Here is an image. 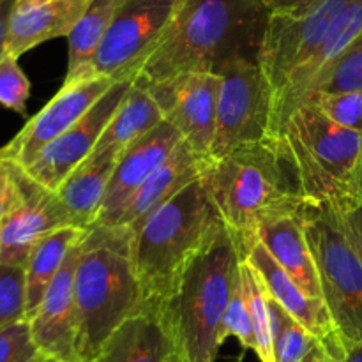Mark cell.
<instances>
[{"label":"cell","mask_w":362,"mask_h":362,"mask_svg":"<svg viewBox=\"0 0 362 362\" xmlns=\"http://www.w3.org/2000/svg\"><path fill=\"white\" fill-rule=\"evenodd\" d=\"M204 180L243 260L258 243L262 223L299 216L308 202L285 136H267L211 159Z\"/></svg>","instance_id":"6da1fadb"},{"label":"cell","mask_w":362,"mask_h":362,"mask_svg":"<svg viewBox=\"0 0 362 362\" xmlns=\"http://www.w3.org/2000/svg\"><path fill=\"white\" fill-rule=\"evenodd\" d=\"M269 14L264 0H184L133 83L147 87L184 73L219 74L237 60L258 62Z\"/></svg>","instance_id":"7a4b0ae2"},{"label":"cell","mask_w":362,"mask_h":362,"mask_svg":"<svg viewBox=\"0 0 362 362\" xmlns=\"http://www.w3.org/2000/svg\"><path fill=\"white\" fill-rule=\"evenodd\" d=\"M131 239L124 226H94L83 239L74 279L78 362H98L110 336L145 308Z\"/></svg>","instance_id":"3957f363"},{"label":"cell","mask_w":362,"mask_h":362,"mask_svg":"<svg viewBox=\"0 0 362 362\" xmlns=\"http://www.w3.org/2000/svg\"><path fill=\"white\" fill-rule=\"evenodd\" d=\"M240 262L235 240L223 225L187 265L175 292L154 306L179 362H216Z\"/></svg>","instance_id":"277c9868"},{"label":"cell","mask_w":362,"mask_h":362,"mask_svg":"<svg viewBox=\"0 0 362 362\" xmlns=\"http://www.w3.org/2000/svg\"><path fill=\"white\" fill-rule=\"evenodd\" d=\"M223 225L202 177L131 232V260L145 306H158L175 292L187 265Z\"/></svg>","instance_id":"5b68a950"},{"label":"cell","mask_w":362,"mask_h":362,"mask_svg":"<svg viewBox=\"0 0 362 362\" xmlns=\"http://www.w3.org/2000/svg\"><path fill=\"white\" fill-rule=\"evenodd\" d=\"M304 235L313 257L322 299L345 349L362 343V260L331 200L300 209Z\"/></svg>","instance_id":"8992f818"},{"label":"cell","mask_w":362,"mask_h":362,"mask_svg":"<svg viewBox=\"0 0 362 362\" xmlns=\"http://www.w3.org/2000/svg\"><path fill=\"white\" fill-rule=\"evenodd\" d=\"M281 136L296 158L308 200L327 202L352 193L362 133L345 129L315 106L303 105L290 117Z\"/></svg>","instance_id":"52a82bcc"},{"label":"cell","mask_w":362,"mask_h":362,"mask_svg":"<svg viewBox=\"0 0 362 362\" xmlns=\"http://www.w3.org/2000/svg\"><path fill=\"white\" fill-rule=\"evenodd\" d=\"M216 133L211 159L271 136L274 92L257 60H237L219 73Z\"/></svg>","instance_id":"ba28073f"},{"label":"cell","mask_w":362,"mask_h":362,"mask_svg":"<svg viewBox=\"0 0 362 362\" xmlns=\"http://www.w3.org/2000/svg\"><path fill=\"white\" fill-rule=\"evenodd\" d=\"M349 4L350 0H315L300 9L269 14L258 64L271 83L274 99L285 90L296 71L317 53Z\"/></svg>","instance_id":"9c48e42d"},{"label":"cell","mask_w":362,"mask_h":362,"mask_svg":"<svg viewBox=\"0 0 362 362\" xmlns=\"http://www.w3.org/2000/svg\"><path fill=\"white\" fill-rule=\"evenodd\" d=\"M182 4L184 0H124L92 59L87 80L133 78Z\"/></svg>","instance_id":"30bf717a"},{"label":"cell","mask_w":362,"mask_h":362,"mask_svg":"<svg viewBox=\"0 0 362 362\" xmlns=\"http://www.w3.org/2000/svg\"><path fill=\"white\" fill-rule=\"evenodd\" d=\"M219 85V74L184 73L145 87L163 120L172 124L197 154L209 159L216 133Z\"/></svg>","instance_id":"8fae6325"},{"label":"cell","mask_w":362,"mask_h":362,"mask_svg":"<svg viewBox=\"0 0 362 362\" xmlns=\"http://www.w3.org/2000/svg\"><path fill=\"white\" fill-rule=\"evenodd\" d=\"M18 200L0 221V264L25 267L35 244L52 232L73 226L55 191L46 189L16 165Z\"/></svg>","instance_id":"7c38bea8"},{"label":"cell","mask_w":362,"mask_h":362,"mask_svg":"<svg viewBox=\"0 0 362 362\" xmlns=\"http://www.w3.org/2000/svg\"><path fill=\"white\" fill-rule=\"evenodd\" d=\"M119 80L101 76L64 83L48 105L35 113L9 144L0 148V159L21 168L30 165L46 145L71 129Z\"/></svg>","instance_id":"4fadbf2b"},{"label":"cell","mask_w":362,"mask_h":362,"mask_svg":"<svg viewBox=\"0 0 362 362\" xmlns=\"http://www.w3.org/2000/svg\"><path fill=\"white\" fill-rule=\"evenodd\" d=\"M133 78H120L71 129L46 145L34 161L25 166L28 177L46 189L57 191L60 184L92 154L103 131L108 126L124 95L129 90Z\"/></svg>","instance_id":"5bb4252c"},{"label":"cell","mask_w":362,"mask_h":362,"mask_svg":"<svg viewBox=\"0 0 362 362\" xmlns=\"http://www.w3.org/2000/svg\"><path fill=\"white\" fill-rule=\"evenodd\" d=\"M81 244H74L62 267L49 283L45 297L34 311L30 324L32 338L42 356L62 362H78V311H76V265Z\"/></svg>","instance_id":"9a60e30c"},{"label":"cell","mask_w":362,"mask_h":362,"mask_svg":"<svg viewBox=\"0 0 362 362\" xmlns=\"http://www.w3.org/2000/svg\"><path fill=\"white\" fill-rule=\"evenodd\" d=\"M180 141L179 131L163 120L151 133L129 145L117 161L95 226H112L131 197L172 156Z\"/></svg>","instance_id":"2e32d148"},{"label":"cell","mask_w":362,"mask_h":362,"mask_svg":"<svg viewBox=\"0 0 362 362\" xmlns=\"http://www.w3.org/2000/svg\"><path fill=\"white\" fill-rule=\"evenodd\" d=\"M246 260L258 272L265 292L276 303L281 304L310 334H313L320 341L325 354L343 359L345 357V343H343L324 300L306 296L286 276V272L279 267L278 262L271 257L267 247L260 240L255 244Z\"/></svg>","instance_id":"e0dca14e"},{"label":"cell","mask_w":362,"mask_h":362,"mask_svg":"<svg viewBox=\"0 0 362 362\" xmlns=\"http://www.w3.org/2000/svg\"><path fill=\"white\" fill-rule=\"evenodd\" d=\"M362 32V0H350L338 20L329 30L327 37L322 42L313 57L304 66H300L288 81L285 90L274 99L272 105L271 136H281L286 122L296 113V110L306 99L308 90L317 81V78L352 45L354 39Z\"/></svg>","instance_id":"ac0fdd59"},{"label":"cell","mask_w":362,"mask_h":362,"mask_svg":"<svg viewBox=\"0 0 362 362\" xmlns=\"http://www.w3.org/2000/svg\"><path fill=\"white\" fill-rule=\"evenodd\" d=\"M211 159L202 158L186 141H180L168 159L141 184L112 226H124L131 232L138 228L152 212L202 179Z\"/></svg>","instance_id":"d6986e66"},{"label":"cell","mask_w":362,"mask_h":362,"mask_svg":"<svg viewBox=\"0 0 362 362\" xmlns=\"http://www.w3.org/2000/svg\"><path fill=\"white\" fill-rule=\"evenodd\" d=\"M175 346L158 310L145 306L105 343L98 362H175Z\"/></svg>","instance_id":"ffe728a7"},{"label":"cell","mask_w":362,"mask_h":362,"mask_svg":"<svg viewBox=\"0 0 362 362\" xmlns=\"http://www.w3.org/2000/svg\"><path fill=\"white\" fill-rule=\"evenodd\" d=\"M94 0H52L30 9L13 11L7 55L18 59L55 37H67Z\"/></svg>","instance_id":"44dd1931"},{"label":"cell","mask_w":362,"mask_h":362,"mask_svg":"<svg viewBox=\"0 0 362 362\" xmlns=\"http://www.w3.org/2000/svg\"><path fill=\"white\" fill-rule=\"evenodd\" d=\"M258 240L306 296L322 299L317 269L299 216L262 223L258 228Z\"/></svg>","instance_id":"7402d4cb"},{"label":"cell","mask_w":362,"mask_h":362,"mask_svg":"<svg viewBox=\"0 0 362 362\" xmlns=\"http://www.w3.org/2000/svg\"><path fill=\"white\" fill-rule=\"evenodd\" d=\"M161 122V112L147 88L131 83L129 90L124 95L115 115L105 127L88 158L119 159L129 145L151 133Z\"/></svg>","instance_id":"603a6c76"},{"label":"cell","mask_w":362,"mask_h":362,"mask_svg":"<svg viewBox=\"0 0 362 362\" xmlns=\"http://www.w3.org/2000/svg\"><path fill=\"white\" fill-rule=\"evenodd\" d=\"M117 161L113 158H87L55 191L74 228L92 230L95 226Z\"/></svg>","instance_id":"cb8c5ba5"},{"label":"cell","mask_w":362,"mask_h":362,"mask_svg":"<svg viewBox=\"0 0 362 362\" xmlns=\"http://www.w3.org/2000/svg\"><path fill=\"white\" fill-rule=\"evenodd\" d=\"M88 230L66 226L52 232L45 239L39 240L28 257L25 265L27 274V320L34 315L37 306L41 304L49 283L62 267L67 253L74 244L87 237Z\"/></svg>","instance_id":"d4e9b609"},{"label":"cell","mask_w":362,"mask_h":362,"mask_svg":"<svg viewBox=\"0 0 362 362\" xmlns=\"http://www.w3.org/2000/svg\"><path fill=\"white\" fill-rule=\"evenodd\" d=\"M124 0H94L67 35V73L64 83L87 80L92 59Z\"/></svg>","instance_id":"484cf974"},{"label":"cell","mask_w":362,"mask_h":362,"mask_svg":"<svg viewBox=\"0 0 362 362\" xmlns=\"http://www.w3.org/2000/svg\"><path fill=\"white\" fill-rule=\"evenodd\" d=\"M267 299L272 320L274 362H306L318 349H322L320 341L269 293Z\"/></svg>","instance_id":"4316f807"},{"label":"cell","mask_w":362,"mask_h":362,"mask_svg":"<svg viewBox=\"0 0 362 362\" xmlns=\"http://www.w3.org/2000/svg\"><path fill=\"white\" fill-rule=\"evenodd\" d=\"M240 283H243L244 297L250 311L251 325L257 349L255 354L262 362H274V350H272V320L269 310L267 292H265L262 279L253 265L247 260L240 262Z\"/></svg>","instance_id":"83f0119b"},{"label":"cell","mask_w":362,"mask_h":362,"mask_svg":"<svg viewBox=\"0 0 362 362\" xmlns=\"http://www.w3.org/2000/svg\"><path fill=\"white\" fill-rule=\"evenodd\" d=\"M354 90H362V32L354 39L352 45L317 78V81L308 90L304 103L317 92L334 94V92Z\"/></svg>","instance_id":"f1b7e54d"},{"label":"cell","mask_w":362,"mask_h":362,"mask_svg":"<svg viewBox=\"0 0 362 362\" xmlns=\"http://www.w3.org/2000/svg\"><path fill=\"white\" fill-rule=\"evenodd\" d=\"M27 320L25 267L0 264V331Z\"/></svg>","instance_id":"f546056e"},{"label":"cell","mask_w":362,"mask_h":362,"mask_svg":"<svg viewBox=\"0 0 362 362\" xmlns=\"http://www.w3.org/2000/svg\"><path fill=\"white\" fill-rule=\"evenodd\" d=\"M304 105H311L329 120L345 129L362 133V90L354 92H317Z\"/></svg>","instance_id":"4dcf8cb0"},{"label":"cell","mask_w":362,"mask_h":362,"mask_svg":"<svg viewBox=\"0 0 362 362\" xmlns=\"http://www.w3.org/2000/svg\"><path fill=\"white\" fill-rule=\"evenodd\" d=\"M223 339L233 338L239 339V343L243 345V349L253 350L257 349V343H255V334H253V325H251L250 311H247V303L246 297H244L243 283H240V265H239V274H237L235 286H233V292L230 296L228 306L225 310V317H223V327H221Z\"/></svg>","instance_id":"1f68e13d"},{"label":"cell","mask_w":362,"mask_h":362,"mask_svg":"<svg viewBox=\"0 0 362 362\" xmlns=\"http://www.w3.org/2000/svg\"><path fill=\"white\" fill-rule=\"evenodd\" d=\"M30 98V81L21 71L18 59L6 55L0 60V105L25 115Z\"/></svg>","instance_id":"d6a6232c"},{"label":"cell","mask_w":362,"mask_h":362,"mask_svg":"<svg viewBox=\"0 0 362 362\" xmlns=\"http://www.w3.org/2000/svg\"><path fill=\"white\" fill-rule=\"evenodd\" d=\"M45 359L32 338L28 320L0 331V362H42Z\"/></svg>","instance_id":"836d02e7"},{"label":"cell","mask_w":362,"mask_h":362,"mask_svg":"<svg viewBox=\"0 0 362 362\" xmlns=\"http://www.w3.org/2000/svg\"><path fill=\"white\" fill-rule=\"evenodd\" d=\"M331 202L334 204L343 228L349 233L350 240L354 243L362 260V200L354 193H349Z\"/></svg>","instance_id":"e575fe53"},{"label":"cell","mask_w":362,"mask_h":362,"mask_svg":"<svg viewBox=\"0 0 362 362\" xmlns=\"http://www.w3.org/2000/svg\"><path fill=\"white\" fill-rule=\"evenodd\" d=\"M18 200L16 165L0 159V221Z\"/></svg>","instance_id":"d590c367"},{"label":"cell","mask_w":362,"mask_h":362,"mask_svg":"<svg viewBox=\"0 0 362 362\" xmlns=\"http://www.w3.org/2000/svg\"><path fill=\"white\" fill-rule=\"evenodd\" d=\"M14 11V0H6L0 4V60L7 55V41H9L11 16Z\"/></svg>","instance_id":"8d00e7d4"},{"label":"cell","mask_w":362,"mask_h":362,"mask_svg":"<svg viewBox=\"0 0 362 362\" xmlns=\"http://www.w3.org/2000/svg\"><path fill=\"white\" fill-rule=\"evenodd\" d=\"M264 2L269 7V11L274 13V11L300 9V7H306L310 4H313L315 0H264Z\"/></svg>","instance_id":"74e56055"},{"label":"cell","mask_w":362,"mask_h":362,"mask_svg":"<svg viewBox=\"0 0 362 362\" xmlns=\"http://www.w3.org/2000/svg\"><path fill=\"white\" fill-rule=\"evenodd\" d=\"M352 193L356 197H359L362 200V156L356 166V172H354V179H352Z\"/></svg>","instance_id":"f35d334b"},{"label":"cell","mask_w":362,"mask_h":362,"mask_svg":"<svg viewBox=\"0 0 362 362\" xmlns=\"http://www.w3.org/2000/svg\"><path fill=\"white\" fill-rule=\"evenodd\" d=\"M341 362H362V343L361 345H350L345 349V357Z\"/></svg>","instance_id":"ab89813d"},{"label":"cell","mask_w":362,"mask_h":362,"mask_svg":"<svg viewBox=\"0 0 362 362\" xmlns=\"http://www.w3.org/2000/svg\"><path fill=\"white\" fill-rule=\"evenodd\" d=\"M46 2H52V0H14V9L21 11V9H30V7H37L42 6Z\"/></svg>","instance_id":"60d3db41"},{"label":"cell","mask_w":362,"mask_h":362,"mask_svg":"<svg viewBox=\"0 0 362 362\" xmlns=\"http://www.w3.org/2000/svg\"><path fill=\"white\" fill-rule=\"evenodd\" d=\"M324 361H325V350L324 346H322V349H318L306 362H324Z\"/></svg>","instance_id":"b9f144b4"},{"label":"cell","mask_w":362,"mask_h":362,"mask_svg":"<svg viewBox=\"0 0 362 362\" xmlns=\"http://www.w3.org/2000/svg\"><path fill=\"white\" fill-rule=\"evenodd\" d=\"M343 359H338V357H332V356H327L325 354V361L324 362H341Z\"/></svg>","instance_id":"7bdbcfd3"},{"label":"cell","mask_w":362,"mask_h":362,"mask_svg":"<svg viewBox=\"0 0 362 362\" xmlns=\"http://www.w3.org/2000/svg\"><path fill=\"white\" fill-rule=\"evenodd\" d=\"M42 362H62V361H57V359H49V357H46V359H45V361H42Z\"/></svg>","instance_id":"ee69618b"},{"label":"cell","mask_w":362,"mask_h":362,"mask_svg":"<svg viewBox=\"0 0 362 362\" xmlns=\"http://www.w3.org/2000/svg\"><path fill=\"white\" fill-rule=\"evenodd\" d=\"M2 2H6V0H0V4H2Z\"/></svg>","instance_id":"f6af8a7d"}]
</instances>
